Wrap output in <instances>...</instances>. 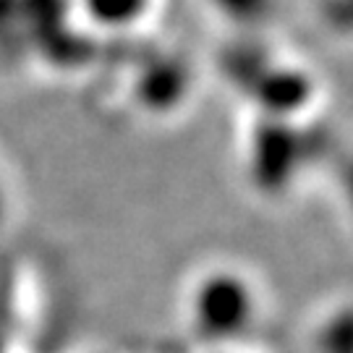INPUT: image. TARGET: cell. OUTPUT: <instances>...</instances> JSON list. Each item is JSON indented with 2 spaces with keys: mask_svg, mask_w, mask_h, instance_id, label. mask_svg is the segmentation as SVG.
Instances as JSON below:
<instances>
[{
  "mask_svg": "<svg viewBox=\"0 0 353 353\" xmlns=\"http://www.w3.org/2000/svg\"><path fill=\"white\" fill-rule=\"evenodd\" d=\"M89 11L102 21H128L141 11L144 0H87Z\"/></svg>",
  "mask_w": 353,
  "mask_h": 353,
  "instance_id": "6da1fadb",
  "label": "cell"
},
{
  "mask_svg": "<svg viewBox=\"0 0 353 353\" xmlns=\"http://www.w3.org/2000/svg\"><path fill=\"white\" fill-rule=\"evenodd\" d=\"M225 6V11L236 13V16H259L267 11V0H220Z\"/></svg>",
  "mask_w": 353,
  "mask_h": 353,
  "instance_id": "7a4b0ae2",
  "label": "cell"
}]
</instances>
